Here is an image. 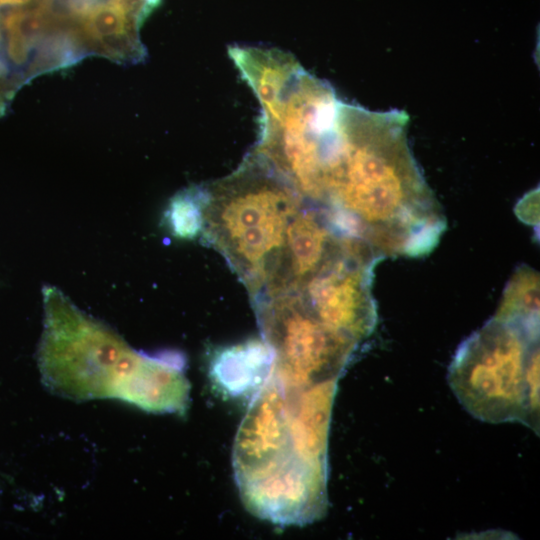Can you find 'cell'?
Masks as SVG:
<instances>
[{
    "mask_svg": "<svg viewBox=\"0 0 540 540\" xmlns=\"http://www.w3.org/2000/svg\"><path fill=\"white\" fill-rule=\"evenodd\" d=\"M404 111L373 112L340 102L319 207L345 234L378 255L422 257L446 218L406 138Z\"/></svg>",
    "mask_w": 540,
    "mask_h": 540,
    "instance_id": "cell-1",
    "label": "cell"
},
{
    "mask_svg": "<svg viewBox=\"0 0 540 540\" xmlns=\"http://www.w3.org/2000/svg\"><path fill=\"white\" fill-rule=\"evenodd\" d=\"M337 380L301 386L273 373L238 427L232 465L254 516L301 526L327 510L328 436Z\"/></svg>",
    "mask_w": 540,
    "mask_h": 540,
    "instance_id": "cell-2",
    "label": "cell"
},
{
    "mask_svg": "<svg viewBox=\"0 0 540 540\" xmlns=\"http://www.w3.org/2000/svg\"><path fill=\"white\" fill-rule=\"evenodd\" d=\"M45 323L40 361L46 382L74 397L114 396L168 412L184 386L171 352L146 355L81 312L60 290H43Z\"/></svg>",
    "mask_w": 540,
    "mask_h": 540,
    "instance_id": "cell-3",
    "label": "cell"
},
{
    "mask_svg": "<svg viewBox=\"0 0 540 540\" xmlns=\"http://www.w3.org/2000/svg\"><path fill=\"white\" fill-rule=\"evenodd\" d=\"M242 78L261 104L255 152L308 201L320 194L325 154L337 125L341 100L326 82L276 49H229Z\"/></svg>",
    "mask_w": 540,
    "mask_h": 540,
    "instance_id": "cell-4",
    "label": "cell"
},
{
    "mask_svg": "<svg viewBox=\"0 0 540 540\" xmlns=\"http://www.w3.org/2000/svg\"><path fill=\"white\" fill-rule=\"evenodd\" d=\"M201 192V237L226 259L253 301L271 285L288 226L305 199L254 150Z\"/></svg>",
    "mask_w": 540,
    "mask_h": 540,
    "instance_id": "cell-5",
    "label": "cell"
},
{
    "mask_svg": "<svg viewBox=\"0 0 540 540\" xmlns=\"http://www.w3.org/2000/svg\"><path fill=\"white\" fill-rule=\"evenodd\" d=\"M447 380L474 418L538 431L539 326L493 316L459 345Z\"/></svg>",
    "mask_w": 540,
    "mask_h": 540,
    "instance_id": "cell-6",
    "label": "cell"
},
{
    "mask_svg": "<svg viewBox=\"0 0 540 540\" xmlns=\"http://www.w3.org/2000/svg\"><path fill=\"white\" fill-rule=\"evenodd\" d=\"M263 340L274 353L272 373L307 386L340 378L358 344L314 318L291 293L253 302Z\"/></svg>",
    "mask_w": 540,
    "mask_h": 540,
    "instance_id": "cell-7",
    "label": "cell"
},
{
    "mask_svg": "<svg viewBox=\"0 0 540 540\" xmlns=\"http://www.w3.org/2000/svg\"><path fill=\"white\" fill-rule=\"evenodd\" d=\"M381 259L366 243L350 238L313 275L281 292L293 294L319 322L359 345L377 325L372 285Z\"/></svg>",
    "mask_w": 540,
    "mask_h": 540,
    "instance_id": "cell-8",
    "label": "cell"
},
{
    "mask_svg": "<svg viewBox=\"0 0 540 540\" xmlns=\"http://www.w3.org/2000/svg\"><path fill=\"white\" fill-rule=\"evenodd\" d=\"M273 365L272 349L264 340L253 339L215 351L209 372L222 392L252 397L271 375Z\"/></svg>",
    "mask_w": 540,
    "mask_h": 540,
    "instance_id": "cell-9",
    "label": "cell"
},
{
    "mask_svg": "<svg viewBox=\"0 0 540 540\" xmlns=\"http://www.w3.org/2000/svg\"><path fill=\"white\" fill-rule=\"evenodd\" d=\"M494 317L539 326V274L528 266L515 271Z\"/></svg>",
    "mask_w": 540,
    "mask_h": 540,
    "instance_id": "cell-10",
    "label": "cell"
},
{
    "mask_svg": "<svg viewBox=\"0 0 540 540\" xmlns=\"http://www.w3.org/2000/svg\"><path fill=\"white\" fill-rule=\"evenodd\" d=\"M166 227L175 238L192 240L203 230L201 187L185 190L170 201L165 214Z\"/></svg>",
    "mask_w": 540,
    "mask_h": 540,
    "instance_id": "cell-11",
    "label": "cell"
}]
</instances>
